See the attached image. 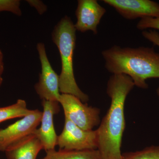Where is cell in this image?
Segmentation results:
<instances>
[{"label":"cell","instance_id":"obj_1","mask_svg":"<svg viewBox=\"0 0 159 159\" xmlns=\"http://www.w3.org/2000/svg\"><path fill=\"white\" fill-rule=\"evenodd\" d=\"M130 77L113 74L109 79L107 93L111 99L110 107L97 129L99 150L102 159H122L121 148L125 127V99L134 87Z\"/></svg>","mask_w":159,"mask_h":159},{"label":"cell","instance_id":"obj_2","mask_svg":"<svg viewBox=\"0 0 159 159\" xmlns=\"http://www.w3.org/2000/svg\"><path fill=\"white\" fill-rule=\"evenodd\" d=\"M102 55L109 73L127 75L139 88H148L147 79L159 78V53L153 48L115 45L102 51Z\"/></svg>","mask_w":159,"mask_h":159},{"label":"cell","instance_id":"obj_3","mask_svg":"<svg viewBox=\"0 0 159 159\" xmlns=\"http://www.w3.org/2000/svg\"><path fill=\"white\" fill-rule=\"evenodd\" d=\"M76 29L70 18L63 17L54 27L52 39L59 50L61 63L59 75L60 92L70 94L79 98L83 103L89 97L79 88L74 76L73 58L76 46Z\"/></svg>","mask_w":159,"mask_h":159},{"label":"cell","instance_id":"obj_4","mask_svg":"<svg viewBox=\"0 0 159 159\" xmlns=\"http://www.w3.org/2000/svg\"><path fill=\"white\" fill-rule=\"evenodd\" d=\"M59 102L64 111L65 117L83 129L93 130L100 123V110L88 106L77 97L61 94Z\"/></svg>","mask_w":159,"mask_h":159},{"label":"cell","instance_id":"obj_5","mask_svg":"<svg viewBox=\"0 0 159 159\" xmlns=\"http://www.w3.org/2000/svg\"><path fill=\"white\" fill-rule=\"evenodd\" d=\"M98 145L97 130H84L65 118L62 132L57 136V145L60 149L94 150L98 149Z\"/></svg>","mask_w":159,"mask_h":159},{"label":"cell","instance_id":"obj_6","mask_svg":"<svg viewBox=\"0 0 159 159\" xmlns=\"http://www.w3.org/2000/svg\"><path fill=\"white\" fill-rule=\"evenodd\" d=\"M36 48L41 65V72L38 82L34 85V89L42 100L59 102L61 95L59 76L51 66L44 43H38Z\"/></svg>","mask_w":159,"mask_h":159},{"label":"cell","instance_id":"obj_7","mask_svg":"<svg viewBox=\"0 0 159 159\" xmlns=\"http://www.w3.org/2000/svg\"><path fill=\"white\" fill-rule=\"evenodd\" d=\"M42 112L36 109L4 129H0V151L33 134L40 123Z\"/></svg>","mask_w":159,"mask_h":159},{"label":"cell","instance_id":"obj_8","mask_svg":"<svg viewBox=\"0 0 159 159\" xmlns=\"http://www.w3.org/2000/svg\"><path fill=\"white\" fill-rule=\"evenodd\" d=\"M127 20L159 17V4L150 0H103Z\"/></svg>","mask_w":159,"mask_h":159},{"label":"cell","instance_id":"obj_9","mask_svg":"<svg viewBox=\"0 0 159 159\" xmlns=\"http://www.w3.org/2000/svg\"><path fill=\"white\" fill-rule=\"evenodd\" d=\"M77 3V22L74 25L76 31L83 33L90 31L97 34V27L106 10L97 0H78Z\"/></svg>","mask_w":159,"mask_h":159},{"label":"cell","instance_id":"obj_10","mask_svg":"<svg viewBox=\"0 0 159 159\" xmlns=\"http://www.w3.org/2000/svg\"><path fill=\"white\" fill-rule=\"evenodd\" d=\"M59 102L43 100V111L41 120L40 127L33 134L41 142L46 151L55 149L57 145V136L54 129V115L59 111Z\"/></svg>","mask_w":159,"mask_h":159},{"label":"cell","instance_id":"obj_11","mask_svg":"<svg viewBox=\"0 0 159 159\" xmlns=\"http://www.w3.org/2000/svg\"><path fill=\"white\" fill-rule=\"evenodd\" d=\"M42 149L41 142L33 133L9 146L5 152L8 159H36Z\"/></svg>","mask_w":159,"mask_h":159},{"label":"cell","instance_id":"obj_12","mask_svg":"<svg viewBox=\"0 0 159 159\" xmlns=\"http://www.w3.org/2000/svg\"><path fill=\"white\" fill-rule=\"evenodd\" d=\"M41 159H102L98 149L68 150L60 149L46 151V155Z\"/></svg>","mask_w":159,"mask_h":159},{"label":"cell","instance_id":"obj_13","mask_svg":"<svg viewBox=\"0 0 159 159\" xmlns=\"http://www.w3.org/2000/svg\"><path fill=\"white\" fill-rule=\"evenodd\" d=\"M31 111L27 108L25 100L18 99L14 104L0 107V123L6 120L25 116Z\"/></svg>","mask_w":159,"mask_h":159},{"label":"cell","instance_id":"obj_14","mask_svg":"<svg viewBox=\"0 0 159 159\" xmlns=\"http://www.w3.org/2000/svg\"><path fill=\"white\" fill-rule=\"evenodd\" d=\"M122 159H159V146L152 145L142 150L122 154Z\"/></svg>","mask_w":159,"mask_h":159},{"label":"cell","instance_id":"obj_15","mask_svg":"<svg viewBox=\"0 0 159 159\" xmlns=\"http://www.w3.org/2000/svg\"><path fill=\"white\" fill-rule=\"evenodd\" d=\"M20 6V1L19 0H0V12L9 11L20 16L22 11Z\"/></svg>","mask_w":159,"mask_h":159},{"label":"cell","instance_id":"obj_16","mask_svg":"<svg viewBox=\"0 0 159 159\" xmlns=\"http://www.w3.org/2000/svg\"><path fill=\"white\" fill-rule=\"evenodd\" d=\"M136 27L137 29L143 31L148 29L159 30V17L141 19L137 24Z\"/></svg>","mask_w":159,"mask_h":159},{"label":"cell","instance_id":"obj_17","mask_svg":"<svg viewBox=\"0 0 159 159\" xmlns=\"http://www.w3.org/2000/svg\"><path fill=\"white\" fill-rule=\"evenodd\" d=\"M143 37L152 43L154 45L159 47V33L156 30L143 31L142 32Z\"/></svg>","mask_w":159,"mask_h":159},{"label":"cell","instance_id":"obj_18","mask_svg":"<svg viewBox=\"0 0 159 159\" xmlns=\"http://www.w3.org/2000/svg\"><path fill=\"white\" fill-rule=\"evenodd\" d=\"M26 2L31 7H34L37 10L39 14L43 15L48 10L47 6L39 0H27Z\"/></svg>","mask_w":159,"mask_h":159},{"label":"cell","instance_id":"obj_19","mask_svg":"<svg viewBox=\"0 0 159 159\" xmlns=\"http://www.w3.org/2000/svg\"><path fill=\"white\" fill-rule=\"evenodd\" d=\"M4 71V55L2 51L0 49V87L2 84V75Z\"/></svg>","mask_w":159,"mask_h":159},{"label":"cell","instance_id":"obj_20","mask_svg":"<svg viewBox=\"0 0 159 159\" xmlns=\"http://www.w3.org/2000/svg\"><path fill=\"white\" fill-rule=\"evenodd\" d=\"M157 94L158 97L159 98V87L157 89Z\"/></svg>","mask_w":159,"mask_h":159}]
</instances>
